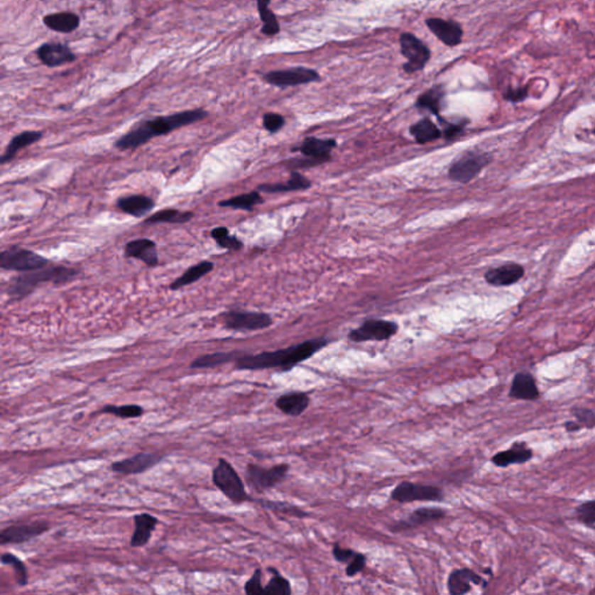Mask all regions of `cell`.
Here are the masks:
<instances>
[{
  "instance_id": "1",
  "label": "cell",
  "mask_w": 595,
  "mask_h": 595,
  "mask_svg": "<svg viewBox=\"0 0 595 595\" xmlns=\"http://www.w3.org/2000/svg\"><path fill=\"white\" fill-rule=\"evenodd\" d=\"M328 344L329 341L326 339H308L285 349L264 351L256 355H241L235 361V370L261 371L278 369L280 372H290L298 364L311 359Z\"/></svg>"
},
{
  "instance_id": "2",
  "label": "cell",
  "mask_w": 595,
  "mask_h": 595,
  "mask_svg": "<svg viewBox=\"0 0 595 595\" xmlns=\"http://www.w3.org/2000/svg\"><path fill=\"white\" fill-rule=\"evenodd\" d=\"M207 116V111L202 109H187L170 116H156L138 124L116 140L114 146L119 151H135L157 136L167 135L185 126L202 121Z\"/></svg>"
},
{
  "instance_id": "3",
  "label": "cell",
  "mask_w": 595,
  "mask_h": 595,
  "mask_svg": "<svg viewBox=\"0 0 595 595\" xmlns=\"http://www.w3.org/2000/svg\"><path fill=\"white\" fill-rule=\"evenodd\" d=\"M78 270L63 266H47L36 271L23 272L7 284V295L11 300H23L42 283L55 285L67 284L77 277Z\"/></svg>"
},
{
  "instance_id": "4",
  "label": "cell",
  "mask_w": 595,
  "mask_h": 595,
  "mask_svg": "<svg viewBox=\"0 0 595 595\" xmlns=\"http://www.w3.org/2000/svg\"><path fill=\"white\" fill-rule=\"evenodd\" d=\"M212 481L234 505H242L251 500L240 474L224 458H219L218 465L212 471Z\"/></svg>"
},
{
  "instance_id": "5",
  "label": "cell",
  "mask_w": 595,
  "mask_h": 595,
  "mask_svg": "<svg viewBox=\"0 0 595 595\" xmlns=\"http://www.w3.org/2000/svg\"><path fill=\"white\" fill-rule=\"evenodd\" d=\"M290 465L286 463L263 467L249 463L246 467V481L248 486L255 492L262 494L272 490L288 477Z\"/></svg>"
},
{
  "instance_id": "6",
  "label": "cell",
  "mask_w": 595,
  "mask_h": 595,
  "mask_svg": "<svg viewBox=\"0 0 595 595\" xmlns=\"http://www.w3.org/2000/svg\"><path fill=\"white\" fill-rule=\"evenodd\" d=\"M49 259L32 250L11 246L0 253V268L7 271L31 272L48 266Z\"/></svg>"
},
{
  "instance_id": "7",
  "label": "cell",
  "mask_w": 595,
  "mask_h": 595,
  "mask_svg": "<svg viewBox=\"0 0 595 595\" xmlns=\"http://www.w3.org/2000/svg\"><path fill=\"white\" fill-rule=\"evenodd\" d=\"M401 54L407 62L403 65L406 74H415L423 70L432 58L428 45L420 40L413 33H403L399 39Z\"/></svg>"
},
{
  "instance_id": "8",
  "label": "cell",
  "mask_w": 595,
  "mask_h": 595,
  "mask_svg": "<svg viewBox=\"0 0 595 595\" xmlns=\"http://www.w3.org/2000/svg\"><path fill=\"white\" fill-rule=\"evenodd\" d=\"M222 324L226 329L234 332H255L269 328L273 324L269 314L262 312L231 311L221 315Z\"/></svg>"
},
{
  "instance_id": "9",
  "label": "cell",
  "mask_w": 595,
  "mask_h": 595,
  "mask_svg": "<svg viewBox=\"0 0 595 595\" xmlns=\"http://www.w3.org/2000/svg\"><path fill=\"white\" fill-rule=\"evenodd\" d=\"M391 499L399 503H412L415 501H443L444 492L432 485L403 481L392 492Z\"/></svg>"
},
{
  "instance_id": "10",
  "label": "cell",
  "mask_w": 595,
  "mask_h": 595,
  "mask_svg": "<svg viewBox=\"0 0 595 595\" xmlns=\"http://www.w3.org/2000/svg\"><path fill=\"white\" fill-rule=\"evenodd\" d=\"M266 83L272 87H299L304 84L314 83L321 80L317 70L305 67H288L282 70L270 71L263 76Z\"/></svg>"
},
{
  "instance_id": "11",
  "label": "cell",
  "mask_w": 595,
  "mask_h": 595,
  "mask_svg": "<svg viewBox=\"0 0 595 595\" xmlns=\"http://www.w3.org/2000/svg\"><path fill=\"white\" fill-rule=\"evenodd\" d=\"M399 330L398 326L393 321L381 320V319H370L363 322L359 328H355L350 332L348 339L352 342L363 343L371 342V341H388L393 337Z\"/></svg>"
},
{
  "instance_id": "12",
  "label": "cell",
  "mask_w": 595,
  "mask_h": 595,
  "mask_svg": "<svg viewBox=\"0 0 595 595\" xmlns=\"http://www.w3.org/2000/svg\"><path fill=\"white\" fill-rule=\"evenodd\" d=\"M491 157L483 153H466L454 160L449 168L448 176L454 182H466L474 180L481 170L490 163Z\"/></svg>"
},
{
  "instance_id": "13",
  "label": "cell",
  "mask_w": 595,
  "mask_h": 595,
  "mask_svg": "<svg viewBox=\"0 0 595 595\" xmlns=\"http://www.w3.org/2000/svg\"><path fill=\"white\" fill-rule=\"evenodd\" d=\"M447 518V511L440 507H420L410 513L407 518L393 522L388 527L391 533L399 534L405 531L413 530L423 525H430L434 522L442 521Z\"/></svg>"
},
{
  "instance_id": "14",
  "label": "cell",
  "mask_w": 595,
  "mask_h": 595,
  "mask_svg": "<svg viewBox=\"0 0 595 595\" xmlns=\"http://www.w3.org/2000/svg\"><path fill=\"white\" fill-rule=\"evenodd\" d=\"M164 456L151 452H138L129 458H125L121 461L114 462L111 465V470L114 474H124V476H135L142 474L156 466Z\"/></svg>"
},
{
  "instance_id": "15",
  "label": "cell",
  "mask_w": 595,
  "mask_h": 595,
  "mask_svg": "<svg viewBox=\"0 0 595 595\" xmlns=\"http://www.w3.org/2000/svg\"><path fill=\"white\" fill-rule=\"evenodd\" d=\"M50 529L49 523L45 521H34L25 525H14L3 529L0 533V543L23 544L32 541L45 534Z\"/></svg>"
},
{
  "instance_id": "16",
  "label": "cell",
  "mask_w": 595,
  "mask_h": 595,
  "mask_svg": "<svg viewBox=\"0 0 595 595\" xmlns=\"http://www.w3.org/2000/svg\"><path fill=\"white\" fill-rule=\"evenodd\" d=\"M426 25L429 31L447 47H456L461 43L464 31L461 23L450 19L428 18Z\"/></svg>"
},
{
  "instance_id": "17",
  "label": "cell",
  "mask_w": 595,
  "mask_h": 595,
  "mask_svg": "<svg viewBox=\"0 0 595 595\" xmlns=\"http://www.w3.org/2000/svg\"><path fill=\"white\" fill-rule=\"evenodd\" d=\"M36 55L42 65L48 67H62L72 63L76 60V55L69 48V45L58 42H48L40 45Z\"/></svg>"
},
{
  "instance_id": "18",
  "label": "cell",
  "mask_w": 595,
  "mask_h": 595,
  "mask_svg": "<svg viewBox=\"0 0 595 595\" xmlns=\"http://www.w3.org/2000/svg\"><path fill=\"white\" fill-rule=\"evenodd\" d=\"M471 585L481 586L483 589H486L487 582L474 572V569L467 567L452 569L447 580L448 592L452 595L466 594L472 589Z\"/></svg>"
},
{
  "instance_id": "19",
  "label": "cell",
  "mask_w": 595,
  "mask_h": 595,
  "mask_svg": "<svg viewBox=\"0 0 595 595\" xmlns=\"http://www.w3.org/2000/svg\"><path fill=\"white\" fill-rule=\"evenodd\" d=\"M125 256L127 258L140 259L146 266L151 268L158 266L160 263L156 244L151 239H136V240L129 241L125 246Z\"/></svg>"
},
{
  "instance_id": "20",
  "label": "cell",
  "mask_w": 595,
  "mask_h": 595,
  "mask_svg": "<svg viewBox=\"0 0 595 595\" xmlns=\"http://www.w3.org/2000/svg\"><path fill=\"white\" fill-rule=\"evenodd\" d=\"M275 405L285 415L298 417L302 415L311 405V397L306 392L295 391L282 394L275 399Z\"/></svg>"
},
{
  "instance_id": "21",
  "label": "cell",
  "mask_w": 595,
  "mask_h": 595,
  "mask_svg": "<svg viewBox=\"0 0 595 595\" xmlns=\"http://www.w3.org/2000/svg\"><path fill=\"white\" fill-rule=\"evenodd\" d=\"M509 397L518 400H537L540 391L533 375L529 372H518L513 378Z\"/></svg>"
},
{
  "instance_id": "22",
  "label": "cell",
  "mask_w": 595,
  "mask_h": 595,
  "mask_svg": "<svg viewBox=\"0 0 595 595\" xmlns=\"http://www.w3.org/2000/svg\"><path fill=\"white\" fill-rule=\"evenodd\" d=\"M158 525V518L151 515L149 513H141L138 515L134 516V531L131 535V547H143L149 543Z\"/></svg>"
},
{
  "instance_id": "23",
  "label": "cell",
  "mask_w": 595,
  "mask_h": 595,
  "mask_svg": "<svg viewBox=\"0 0 595 595\" xmlns=\"http://www.w3.org/2000/svg\"><path fill=\"white\" fill-rule=\"evenodd\" d=\"M337 144L333 138H307L297 149L305 156L324 163L330 160V153Z\"/></svg>"
},
{
  "instance_id": "24",
  "label": "cell",
  "mask_w": 595,
  "mask_h": 595,
  "mask_svg": "<svg viewBox=\"0 0 595 595\" xmlns=\"http://www.w3.org/2000/svg\"><path fill=\"white\" fill-rule=\"evenodd\" d=\"M525 275L523 266L515 263L505 264V266L494 268L486 272L485 279L493 286H509L515 284Z\"/></svg>"
},
{
  "instance_id": "25",
  "label": "cell",
  "mask_w": 595,
  "mask_h": 595,
  "mask_svg": "<svg viewBox=\"0 0 595 595\" xmlns=\"http://www.w3.org/2000/svg\"><path fill=\"white\" fill-rule=\"evenodd\" d=\"M116 207L126 214L141 219L155 207V202L151 197L143 195H133L118 199Z\"/></svg>"
},
{
  "instance_id": "26",
  "label": "cell",
  "mask_w": 595,
  "mask_h": 595,
  "mask_svg": "<svg viewBox=\"0 0 595 595\" xmlns=\"http://www.w3.org/2000/svg\"><path fill=\"white\" fill-rule=\"evenodd\" d=\"M533 450L527 448L523 442H518L512 445V448L505 452H500L492 457V463L498 467H508L513 464H525L533 458Z\"/></svg>"
},
{
  "instance_id": "27",
  "label": "cell",
  "mask_w": 595,
  "mask_h": 595,
  "mask_svg": "<svg viewBox=\"0 0 595 595\" xmlns=\"http://www.w3.org/2000/svg\"><path fill=\"white\" fill-rule=\"evenodd\" d=\"M445 94L447 92H445L444 85L437 84L435 87H432L420 94L419 98L416 99L415 107L421 111H428L434 116H440V112L444 105Z\"/></svg>"
},
{
  "instance_id": "28",
  "label": "cell",
  "mask_w": 595,
  "mask_h": 595,
  "mask_svg": "<svg viewBox=\"0 0 595 595\" xmlns=\"http://www.w3.org/2000/svg\"><path fill=\"white\" fill-rule=\"evenodd\" d=\"M42 136H43V134H42V131H25L20 134H16L7 144L6 149L0 157V163L3 165L10 163L11 160H13L20 151H23L25 148L40 141Z\"/></svg>"
},
{
  "instance_id": "29",
  "label": "cell",
  "mask_w": 595,
  "mask_h": 595,
  "mask_svg": "<svg viewBox=\"0 0 595 595\" xmlns=\"http://www.w3.org/2000/svg\"><path fill=\"white\" fill-rule=\"evenodd\" d=\"M43 23L47 28L58 33H71L80 27V16L72 12H58L43 16Z\"/></svg>"
},
{
  "instance_id": "30",
  "label": "cell",
  "mask_w": 595,
  "mask_h": 595,
  "mask_svg": "<svg viewBox=\"0 0 595 595\" xmlns=\"http://www.w3.org/2000/svg\"><path fill=\"white\" fill-rule=\"evenodd\" d=\"M213 269H214V264L209 261H202V262L197 263L195 266H190L189 269L186 270L176 280H173L170 284V290L177 291V290H180V288L193 284V283L198 282L199 279L205 277L209 272L213 271Z\"/></svg>"
},
{
  "instance_id": "31",
  "label": "cell",
  "mask_w": 595,
  "mask_h": 595,
  "mask_svg": "<svg viewBox=\"0 0 595 595\" xmlns=\"http://www.w3.org/2000/svg\"><path fill=\"white\" fill-rule=\"evenodd\" d=\"M312 182L299 173H292L291 177L285 184H263L259 185L257 191H262L266 193H282L290 192V191H299L311 187Z\"/></svg>"
},
{
  "instance_id": "32",
  "label": "cell",
  "mask_w": 595,
  "mask_h": 595,
  "mask_svg": "<svg viewBox=\"0 0 595 595\" xmlns=\"http://www.w3.org/2000/svg\"><path fill=\"white\" fill-rule=\"evenodd\" d=\"M241 355L239 352H214V354H207V355L199 356L198 359H195L191 364L190 369H195V370H202V369H214L221 366V365L228 364V363L236 361Z\"/></svg>"
},
{
  "instance_id": "33",
  "label": "cell",
  "mask_w": 595,
  "mask_h": 595,
  "mask_svg": "<svg viewBox=\"0 0 595 595\" xmlns=\"http://www.w3.org/2000/svg\"><path fill=\"white\" fill-rule=\"evenodd\" d=\"M410 131L415 141L420 144L436 141L442 136L441 129L428 118L421 119L410 126Z\"/></svg>"
},
{
  "instance_id": "34",
  "label": "cell",
  "mask_w": 595,
  "mask_h": 595,
  "mask_svg": "<svg viewBox=\"0 0 595 595\" xmlns=\"http://www.w3.org/2000/svg\"><path fill=\"white\" fill-rule=\"evenodd\" d=\"M192 212H182L178 209H162L154 214L148 217L144 224H186L193 219Z\"/></svg>"
},
{
  "instance_id": "35",
  "label": "cell",
  "mask_w": 595,
  "mask_h": 595,
  "mask_svg": "<svg viewBox=\"0 0 595 595\" xmlns=\"http://www.w3.org/2000/svg\"><path fill=\"white\" fill-rule=\"evenodd\" d=\"M271 0H257V10L262 20V33L266 36H275L280 32V25L275 14L270 10Z\"/></svg>"
},
{
  "instance_id": "36",
  "label": "cell",
  "mask_w": 595,
  "mask_h": 595,
  "mask_svg": "<svg viewBox=\"0 0 595 595\" xmlns=\"http://www.w3.org/2000/svg\"><path fill=\"white\" fill-rule=\"evenodd\" d=\"M262 195H259L258 191H253V192L244 193V195H236L233 198L226 199V200H221L219 202L220 207H229L234 209H244V211H253L255 206L262 204Z\"/></svg>"
},
{
  "instance_id": "37",
  "label": "cell",
  "mask_w": 595,
  "mask_h": 595,
  "mask_svg": "<svg viewBox=\"0 0 595 595\" xmlns=\"http://www.w3.org/2000/svg\"><path fill=\"white\" fill-rule=\"evenodd\" d=\"M272 573L271 579L264 586V594L266 595H291V582H288L285 577L278 572L275 567L268 569Z\"/></svg>"
},
{
  "instance_id": "38",
  "label": "cell",
  "mask_w": 595,
  "mask_h": 595,
  "mask_svg": "<svg viewBox=\"0 0 595 595\" xmlns=\"http://www.w3.org/2000/svg\"><path fill=\"white\" fill-rule=\"evenodd\" d=\"M100 413L111 414V415L116 416L119 419H138L141 417L144 414L143 407L140 405H121V406H116V405H106L102 410Z\"/></svg>"
},
{
  "instance_id": "39",
  "label": "cell",
  "mask_w": 595,
  "mask_h": 595,
  "mask_svg": "<svg viewBox=\"0 0 595 595\" xmlns=\"http://www.w3.org/2000/svg\"><path fill=\"white\" fill-rule=\"evenodd\" d=\"M259 505L264 507V508L269 509L272 512L284 513L288 515L295 516V518H302L310 516V513L306 512L304 509L299 508L298 506L291 505V503H284V501H272L268 499L256 500Z\"/></svg>"
},
{
  "instance_id": "40",
  "label": "cell",
  "mask_w": 595,
  "mask_h": 595,
  "mask_svg": "<svg viewBox=\"0 0 595 595\" xmlns=\"http://www.w3.org/2000/svg\"><path fill=\"white\" fill-rule=\"evenodd\" d=\"M211 236L212 239L217 242V244H218L220 248H222V249L237 251V250H241L244 248L242 241L239 240V239H237L236 236H234V235L231 236V234H229V231H228V228H214V229L211 231Z\"/></svg>"
},
{
  "instance_id": "41",
  "label": "cell",
  "mask_w": 595,
  "mask_h": 595,
  "mask_svg": "<svg viewBox=\"0 0 595 595\" xmlns=\"http://www.w3.org/2000/svg\"><path fill=\"white\" fill-rule=\"evenodd\" d=\"M0 560H1L3 565H10V567H13L16 584L20 587H23V586H26L28 584V574H27L26 565H25L23 560L20 559L19 557H16L13 554H10V552H6V554L1 555Z\"/></svg>"
},
{
  "instance_id": "42",
  "label": "cell",
  "mask_w": 595,
  "mask_h": 595,
  "mask_svg": "<svg viewBox=\"0 0 595 595\" xmlns=\"http://www.w3.org/2000/svg\"><path fill=\"white\" fill-rule=\"evenodd\" d=\"M576 515L578 521L587 525L589 528H595V499L582 503L576 508Z\"/></svg>"
},
{
  "instance_id": "43",
  "label": "cell",
  "mask_w": 595,
  "mask_h": 595,
  "mask_svg": "<svg viewBox=\"0 0 595 595\" xmlns=\"http://www.w3.org/2000/svg\"><path fill=\"white\" fill-rule=\"evenodd\" d=\"M262 569H256L253 576L244 584V593L248 595L264 594V586L262 584Z\"/></svg>"
},
{
  "instance_id": "44",
  "label": "cell",
  "mask_w": 595,
  "mask_h": 595,
  "mask_svg": "<svg viewBox=\"0 0 595 595\" xmlns=\"http://www.w3.org/2000/svg\"><path fill=\"white\" fill-rule=\"evenodd\" d=\"M366 563H368V557L362 552H356L355 556L352 557L349 563L346 564V577L352 578V577L357 576L359 573L363 572L366 567Z\"/></svg>"
},
{
  "instance_id": "45",
  "label": "cell",
  "mask_w": 595,
  "mask_h": 595,
  "mask_svg": "<svg viewBox=\"0 0 595 595\" xmlns=\"http://www.w3.org/2000/svg\"><path fill=\"white\" fill-rule=\"evenodd\" d=\"M571 414L576 417V421H578V422L582 425V428H594L595 413L592 410H589V408H579V407H577V408H572Z\"/></svg>"
},
{
  "instance_id": "46",
  "label": "cell",
  "mask_w": 595,
  "mask_h": 595,
  "mask_svg": "<svg viewBox=\"0 0 595 595\" xmlns=\"http://www.w3.org/2000/svg\"><path fill=\"white\" fill-rule=\"evenodd\" d=\"M285 119L278 113H266L263 116V127L269 133H277L284 127Z\"/></svg>"
},
{
  "instance_id": "47",
  "label": "cell",
  "mask_w": 595,
  "mask_h": 595,
  "mask_svg": "<svg viewBox=\"0 0 595 595\" xmlns=\"http://www.w3.org/2000/svg\"><path fill=\"white\" fill-rule=\"evenodd\" d=\"M356 552L357 551L352 550L350 547H343L339 543L334 544L333 550H332V554H333L335 560L342 564L349 563L350 560L352 559V557L355 556Z\"/></svg>"
},
{
  "instance_id": "48",
  "label": "cell",
  "mask_w": 595,
  "mask_h": 595,
  "mask_svg": "<svg viewBox=\"0 0 595 595\" xmlns=\"http://www.w3.org/2000/svg\"><path fill=\"white\" fill-rule=\"evenodd\" d=\"M528 97V89L527 87H518V89H509L506 91L505 99L512 103H518L525 100Z\"/></svg>"
},
{
  "instance_id": "49",
  "label": "cell",
  "mask_w": 595,
  "mask_h": 595,
  "mask_svg": "<svg viewBox=\"0 0 595 595\" xmlns=\"http://www.w3.org/2000/svg\"><path fill=\"white\" fill-rule=\"evenodd\" d=\"M465 124H447L445 126L444 131L442 133V136H444L445 138H456L458 135L462 134L463 131H464Z\"/></svg>"
},
{
  "instance_id": "50",
  "label": "cell",
  "mask_w": 595,
  "mask_h": 595,
  "mask_svg": "<svg viewBox=\"0 0 595 595\" xmlns=\"http://www.w3.org/2000/svg\"><path fill=\"white\" fill-rule=\"evenodd\" d=\"M582 428V426L579 422H578V421H567V422L565 423V429H567V432H579Z\"/></svg>"
},
{
  "instance_id": "51",
  "label": "cell",
  "mask_w": 595,
  "mask_h": 595,
  "mask_svg": "<svg viewBox=\"0 0 595 595\" xmlns=\"http://www.w3.org/2000/svg\"><path fill=\"white\" fill-rule=\"evenodd\" d=\"M594 134H595V131H594Z\"/></svg>"
},
{
  "instance_id": "52",
  "label": "cell",
  "mask_w": 595,
  "mask_h": 595,
  "mask_svg": "<svg viewBox=\"0 0 595 595\" xmlns=\"http://www.w3.org/2000/svg\"><path fill=\"white\" fill-rule=\"evenodd\" d=\"M595 529V528H594Z\"/></svg>"
}]
</instances>
